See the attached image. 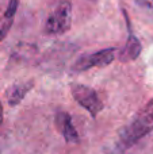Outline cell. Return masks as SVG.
Listing matches in <instances>:
<instances>
[{
  "label": "cell",
  "instance_id": "cell-1",
  "mask_svg": "<svg viewBox=\"0 0 153 154\" xmlns=\"http://www.w3.org/2000/svg\"><path fill=\"white\" fill-rule=\"evenodd\" d=\"M151 131H153V99L138 109L132 122L122 130L121 141L125 146H133Z\"/></svg>",
  "mask_w": 153,
  "mask_h": 154
},
{
  "label": "cell",
  "instance_id": "cell-2",
  "mask_svg": "<svg viewBox=\"0 0 153 154\" xmlns=\"http://www.w3.org/2000/svg\"><path fill=\"white\" fill-rule=\"evenodd\" d=\"M70 23H72V4L64 0L48 18L45 24V32L49 35L64 34L70 29Z\"/></svg>",
  "mask_w": 153,
  "mask_h": 154
},
{
  "label": "cell",
  "instance_id": "cell-3",
  "mask_svg": "<svg viewBox=\"0 0 153 154\" xmlns=\"http://www.w3.org/2000/svg\"><path fill=\"white\" fill-rule=\"evenodd\" d=\"M70 92L76 103H79L84 109H87L92 118L98 116V114L103 109V101L100 100L99 95L94 88L83 84H72Z\"/></svg>",
  "mask_w": 153,
  "mask_h": 154
},
{
  "label": "cell",
  "instance_id": "cell-4",
  "mask_svg": "<svg viewBox=\"0 0 153 154\" xmlns=\"http://www.w3.org/2000/svg\"><path fill=\"white\" fill-rule=\"evenodd\" d=\"M114 60H115V49H103V50H99L96 53L81 56L73 65V70L84 72V70H88L91 68L106 66V65H110Z\"/></svg>",
  "mask_w": 153,
  "mask_h": 154
},
{
  "label": "cell",
  "instance_id": "cell-5",
  "mask_svg": "<svg viewBox=\"0 0 153 154\" xmlns=\"http://www.w3.org/2000/svg\"><path fill=\"white\" fill-rule=\"evenodd\" d=\"M56 126L64 139L69 143H75L79 141V134L72 123V118L68 112H58L56 116Z\"/></svg>",
  "mask_w": 153,
  "mask_h": 154
},
{
  "label": "cell",
  "instance_id": "cell-6",
  "mask_svg": "<svg viewBox=\"0 0 153 154\" xmlns=\"http://www.w3.org/2000/svg\"><path fill=\"white\" fill-rule=\"evenodd\" d=\"M127 27H129V37H127V41H126V43H125V46L119 50V56H118L119 61H122V62L134 61V60L140 56L141 49H142L141 42L137 39V37L130 31L129 24H127Z\"/></svg>",
  "mask_w": 153,
  "mask_h": 154
},
{
  "label": "cell",
  "instance_id": "cell-7",
  "mask_svg": "<svg viewBox=\"0 0 153 154\" xmlns=\"http://www.w3.org/2000/svg\"><path fill=\"white\" fill-rule=\"evenodd\" d=\"M18 7H19V0H10L4 15H3V18L0 19V42L7 37L10 29L12 27L14 18H15V14H16Z\"/></svg>",
  "mask_w": 153,
  "mask_h": 154
},
{
  "label": "cell",
  "instance_id": "cell-8",
  "mask_svg": "<svg viewBox=\"0 0 153 154\" xmlns=\"http://www.w3.org/2000/svg\"><path fill=\"white\" fill-rule=\"evenodd\" d=\"M34 82L33 81H26V82H19L15 84L8 89L7 92V99H8V104L10 106H18L22 100L24 99V96L31 91Z\"/></svg>",
  "mask_w": 153,
  "mask_h": 154
},
{
  "label": "cell",
  "instance_id": "cell-9",
  "mask_svg": "<svg viewBox=\"0 0 153 154\" xmlns=\"http://www.w3.org/2000/svg\"><path fill=\"white\" fill-rule=\"evenodd\" d=\"M3 122V107H2V103H0V125Z\"/></svg>",
  "mask_w": 153,
  "mask_h": 154
},
{
  "label": "cell",
  "instance_id": "cell-10",
  "mask_svg": "<svg viewBox=\"0 0 153 154\" xmlns=\"http://www.w3.org/2000/svg\"><path fill=\"white\" fill-rule=\"evenodd\" d=\"M92 2H94V0H92Z\"/></svg>",
  "mask_w": 153,
  "mask_h": 154
},
{
  "label": "cell",
  "instance_id": "cell-11",
  "mask_svg": "<svg viewBox=\"0 0 153 154\" xmlns=\"http://www.w3.org/2000/svg\"><path fill=\"white\" fill-rule=\"evenodd\" d=\"M152 2H153V0H152Z\"/></svg>",
  "mask_w": 153,
  "mask_h": 154
}]
</instances>
